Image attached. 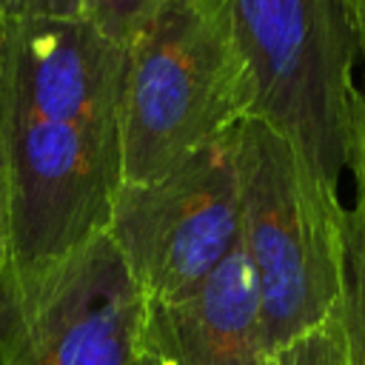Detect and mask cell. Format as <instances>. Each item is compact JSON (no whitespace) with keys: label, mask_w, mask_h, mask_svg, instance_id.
Returning a JSON list of instances; mask_svg holds the SVG:
<instances>
[{"label":"cell","mask_w":365,"mask_h":365,"mask_svg":"<svg viewBox=\"0 0 365 365\" xmlns=\"http://www.w3.org/2000/svg\"><path fill=\"white\" fill-rule=\"evenodd\" d=\"M123 48L83 17H0L9 274L29 279L108 231L123 185Z\"/></svg>","instance_id":"1"},{"label":"cell","mask_w":365,"mask_h":365,"mask_svg":"<svg viewBox=\"0 0 365 365\" xmlns=\"http://www.w3.org/2000/svg\"><path fill=\"white\" fill-rule=\"evenodd\" d=\"M228 0H165L123 48V182H148L254 117Z\"/></svg>","instance_id":"2"},{"label":"cell","mask_w":365,"mask_h":365,"mask_svg":"<svg viewBox=\"0 0 365 365\" xmlns=\"http://www.w3.org/2000/svg\"><path fill=\"white\" fill-rule=\"evenodd\" d=\"M240 242L254 268L268 354L336 314L342 291L339 188L319 180L294 143L259 117L231 131Z\"/></svg>","instance_id":"3"},{"label":"cell","mask_w":365,"mask_h":365,"mask_svg":"<svg viewBox=\"0 0 365 365\" xmlns=\"http://www.w3.org/2000/svg\"><path fill=\"white\" fill-rule=\"evenodd\" d=\"M248 57L254 117L282 131L308 168L339 188L356 94L351 0H228Z\"/></svg>","instance_id":"4"},{"label":"cell","mask_w":365,"mask_h":365,"mask_svg":"<svg viewBox=\"0 0 365 365\" xmlns=\"http://www.w3.org/2000/svg\"><path fill=\"white\" fill-rule=\"evenodd\" d=\"M145 294L100 234L48 271L0 274V365H131Z\"/></svg>","instance_id":"5"},{"label":"cell","mask_w":365,"mask_h":365,"mask_svg":"<svg viewBox=\"0 0 365 365\" xmlns=\"http://www.w3.org/2000/svg\"><path fill=\"white\" fill-rule=\"evenodd\" d=\"M240 182L231 134L177 168L123 182L108 237L145 299L185 297L240 245Z\"/></svg>","instance_id":"6"},{"label":"cell","mask_w":365,"mask_h":365,"mask_svg":"<svg viewBox=\"0 0 365 365\" xmlns=\"http://www.w3.org/2000/svg\"><path fill=\"white\" fill-rule=\"evenodd\" d=\"M140 351L160 365H268L259 288L242 242L185 297L145 302Z\"/></svg>","instance_id":"7"},{"label":"cell","mask_w":365,"mask_h":365,"mask_svg":"<svg viewBox=\"0 0 365 365\" xmlns=\"http://www.w3.org/2000/svg\"><path fill=\"white\" fill-rule=\"evenodd\" d=\"M345 359L365 365V205L354 202L342 214V291L336 305Z\"/></svg>","instance_id":"8"},{"label":"cell","mask_w":365,"mask_h":365,"mask_svg":"<svg viewBox=\"0 0 365 365\" xmlns=\"http://www.w3.org/2000/svg\"><path fill=\"white\" fill-rule=\"evenodd\" d=\"M268 365H348L339 314L277 348L268 356Z\"/></svg>","instance_id":"9"},{"label":"cell","mask_w":365,"mask_h":365,"mask_svg":"<svg viewBox=\"0 0 365 365\" xmlns=\"http://www.w3.org/2000/svg\"><path fill=\"white\" fill-rule=\"evenodd\" d=\"M163 3L165 0H83V20L91 23L106 40L125 48Z\"/></svg>","instance_id":"10"},{"label":"cell","mask_w":365,"mask_h":365,"mask_svg":"<svg viewBox=\"0 0 365 365\" xmlns=\"http://www.w3.org/2000/svg\"><path fill=\"white\" fill-rule=\"evenodd\" d=\"M356 180V202L365 205V74L356 86L354 106H351V131H348V163Z\"/></svg>","instance_id":"11"},{"label":"cell","mask_w":365,"mask_h":365,"mask_svg":"<svg viewBox=\"0 0 365 365\" xmlns=\"http://www.w3.org/2000/svg\"><path fill=\"white\" fill-rule=\"evenodd\" d=\"M0 17H83V0H0Z\"/></svg>","instance_id":"12"},{"label":"cell","mask_w":365,"mask_h":365,"mask_svg":"<svg viewBox=\"0 0 365 365\" xmlns=\"http://www.w3.org/2000/svg\"><path fill=\"white\" fill-rule=\"evenodd\" d=\"M11 254V225H9V182H6V160H3V140H0V274L9 268Z\"/></svg>","instance_id":"13"},{"label":"cell","mask_w":365,"mask_h":365,"mask_svg":"<svg viewBox=\"0 0 365 365\" xmlns=\"http://www.w3.org/2000/svg\"><path fill=\"white\" fill-rule=\"evenodd\" d=\"M351 11H354L356 57H359V63H362V74H365V0H351Z\"/></svg>","instance_id":"14"},{"label":"cell","mask_w":365,"mask_h":365,"mask_svg":"<svg viewBox=\"0 0 365 365\" xmlns=\"http://www.w3.org/2000/svg\"><path fill=\"white\" fill-rule=\"evenodd\" d=\"M131 365H160V362H157V359H154L151 354H145V351H140V354L134 356V362H131Z\"/></svg>","instance_id":"15"}]
</instances>
